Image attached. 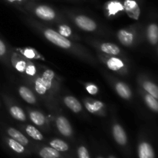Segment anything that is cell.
Listing matches in <instances>:
<instances>
[{"label":"cell","instance_id":"26","mask_svg":"<svg viewBox=\"0 0 158 158\" xmlns=\"http://www.w3.org/2000/svg\"><path fill=\"white\" fill-rule=\"evenodd\" d=\"M25 131H26V134L29 136L30 137H32V139L36 140H43V136L41 134L40 131L38 129L35 127L32 126V125H27L25 128Z\"/></svg>","mask_w":158,"mask_h":158},{"label":"cell","instance_id":"35","mask_svg":"<svg viewBox=\"0 0 158 158\" xmlns=\"http://www.w3.org/2000/svg\"><path fill=\"white\" fill-rule=\"evenodd\" d=\"M109 158H116V157H113V156H110V157Z\"/></svg>","mask_w":158,"mask_h":158},{"label":"cell","instance_id":"29","mask_svg":"<svg viewBox=\"0 0 158 158\" xmlns=\"http://www.w3.org/2000/svg\"><path fill=\"white\" fill-rule=\"evenodd\" d=\"M57 32L60 34H61L63 36L66 37V38L69 39V37L73 36V31L71 29V28L69 27L68 25L66 24H60L58 26V31Z\"/></svg>","mask_w":158,"mask_h":158},{"label":"cell","instance_id":"19","mask_svg":"<svg viewBox=\"0 0 158 158\" xmlns=\"http://www.w3.org/2000/svg\"><path fill=\"white\" fill-rule=\"evenodd\" d=\"M29 117L31 121L35 125L39 127L43 126L46 123V116L42 112L38 110H29Z\"/></svg>","mask_w":158,"mask_h":158},{"label":"cell","instance_id":"28","mask_svg":"<svg viewBox=\"0 0 158 158\" xmlns=\"http://www.w3.org/2000/svg\"><path fill=\"white\" fill-rule=\"evenodd\" d=\"M7 143L9 148L18 154H22L25 151L24 146L12 138H7Z\"/></svg>","mask_w":158,"mask_h":158},{"label":"cell","instance_id":"33","mask_svg":"<svg viewBox=\"0 0 158 158\" xmlns=\"http://www.w3.org/2000/svg\"><path fill=\"white\" fill-rule=\"evenodd\" d=\"M7 55V46L6 43L0 39V59H3Z\"/></svg>","mask_w":158,"mask_h":158},{"label":"cell","instance_id":"4","mask_svg":"<svg viewBox=\"0 0 158 158\" xmlns=\"http://www.w3.org/2000/svg\"><path fill=\"white\" fill-rule=\"evenodd\" d=\"M100 59L105 63L106 67L114 72L120 74L127 73L128 67L123 59L119 58L117 56H99Z\"/></svg>","mask_w":158,"mask_h":158},{"label":"cell","instance_id":"21","mask_svg":"<svg viewBox=\"0 0 158 158\" xmlns=\"http://www.w3.org/2000/svg\"><path fill=\"white\" fill-rule=\"evenodd\" d=\"M7 134H9V137L11 138L14 139L15 140L18 141L19 143H20L21 144H23V146H26V145L29 143V140L22 134L20 131H19L18 130L15 129L13 127H9L7 129Z\"/></svg>","mask_w":158,"mask_h":158},{"label":"cell","instance_id":"16","mask_svg":"<svg viewBox=\"0 0 158 158\" xmlns=\"http://www.w3.org/2000/svg\"><path fill=\"white\" fill-rule=\"evenodd\" d=\"M8 108H9V112L12 117H13L15 120H19L21 122H25L27 120L26 114L23 111V110L21 107H19L17 105L10 104L8 103Z\"/></svg>","mask_w":158,"mask_h":158},{"label":"cell","instance_id":"32","mask_svg":"<svg viewBox=\"0 0 158 158\" xmlns=\"http://www.w3.org/2000/svg\"><path fill=\"white\" fill-rule=\"evenodd\" d=\"M77 153H78L79 158H90L89 157V154L87 149L84 146L80 147Z\"/></svg>","mask_w":158,"mask_h":158},{"label":"cell","instance_id":"25","mask_svg":"<svg viewBox=\"0 0 158 158\" xmlns=\"http://www.w3.org/2000/svg\"><path fill=\"white\" fill-rule=\"evenodd\" d=\"M20 54L27 60H34V59L41 58V56L37 52L35 49L32 48H25L23 49H19Z\"/></svg>","mask_w":158,"mask_h":158},{"label":"cell","instance_id":"11","mask_svg":"<svg viewBox=\"0 0 158 158\" xmlns=\"http://www.w3.org/2000/svg\"><path fill=\"white\" fill-rule=\"evenodd\" d=\"M112 132L114 140L118 144H126L127 142V137L126 132L121 125L119 124L118 123H114L112 127Z\"/></svg>","mask_w":158,"mask_h":158},{"label":"cell","instance_id":"15","mask_svg":"<svg viewBox=\"0 0 158 158\" xmlns=\"http://www.w3.org/2000/svg\"><path fill=\"white\" fill-rule=\"evenodd\" d=\"M99 49L108 56H118L121 52V49L118 46L111 43H100Z\"/></svg>","mask_w":158,"mask_h":158},{"label":"cell","instance_id":"5","mask_svg":"<svg viewBox=\"0 0 158 158\" xmlns=\"http://www.w3.org/2000/svg\"><path fill=\"white\" fill-rule=\"evenodd\" d=\"M73 20L77 27L82 30L86 32H94L97 30V23L86 15H76L73 16Z\"/></svg>","mask_w":158,"mask_h":158},{"label":"cell","instance_id":"23","mask_svg":"<svg viewBox=\"0 0 158 158\" xmlns=\"http://www.w3.org/2000/svg\"><path fill=\"white\" fill-rule=\"evenodd\" d=\"M143 100H144L145 103H146L147 106L150 108L152 111L157 113L158 111V102L157 99L154 98L153 96L150 95L149 94L145 92L143 94Z\"/></svg>","mask_w":158,"mask_h":158},{"label":"cell","instance_id":"1","mask_svg":"<svg viewBox=\"0 0 158 158\" xmlns=\"http://www.w3.org/2000/svg\"><path fill=\"white\" fill-rule=\"evenodd\" d=\"M40 29V32L43 33V36L49 42L54 44L55 46L60 47L61 49H66V50L69 51L70 52L76 54L77 56H80V57H86L89 60H92V58H89L85 51V49H83L79 45L73 43L69 39L63 36L61 34L59 33L57 31L54 29H50V28L46 27H39Z\"/></svg>","mask_w":158,"mask_h":158},{"label":"cell","instance_id":"8","mask_svg":"<svg viewBox=\"0 0 158 158\" xmlns=\"http://www.w3.org/2000/svg\"><path fill=\"white\" fill-rule=\"evenodd\" d=\"M123 11L131 19L137 20L140 15V9L136 0H125L123 3Z\"/></svg>","mask_w":158,"mask_h":158},{"label":"cell","instance_id":"18","mask_svg":"<svg viewBox=\"0 0 158 158\" xmlns=\"http://www.w3.org/2000/svg\"><path fill=\"white\" fill-rule=\"evenodd\" d=\"M139 158H154V151L148 142H142L138 147Z\"/></svg>","mask_w":158,"mask_h":158},{"label":"cell","instance_id":"7","mask_svg":"<svg viewBox=\"0 0 158 158\" xmlns=\"http://www.w3.org/2000/svg\"><path fill=\"white\" fill-rule=\"evenodd\" d=\"M83 103L86 109L91 114H98V115L105 114V105L103 102L92 100V99H86L83 100Z\"/></svg>","mask_w":158,"mask_h":158},{"label":"cell","instance_id":"3","mask_svg":"<svg viewBox=\"0 0 158 158\" xmlns=\"http://www.w3.org/2000/svg\"><path fill=\"white\" fill-rule=\"evenodd\" d=\"M55 73L51 69H46L41 76L37 77L34 81L35 92L40 95H45L53 86Z\"/></svg>","mask_w":158,"mask_h":158},{"label":"cell","instance_id":"10","mask_svg":"<svg viewBox=\"0 0 158 158\" xmlns=\"http://www.w3.org/2000/svg\"><path fill=\"white\" fill-rule=\"evenodd\" d=\"M105 10L109 17L116 16L123 11V3L119 0H110L105 5Z\"/></svg>","mask_w":158,"mask_h":158},{"label":"cell","instance_id":"17","mask_svg":"<svg viewBox=\"0 0 158 158\" xmlns=\"http://www.w3.org/2000/svg\"><path fill=\"white\" fill-rule=\"evenodd\" d=\"M19 94L23 100L29 104H35L36 103V97L32 90L29 87L21 86L19 88Z\"/></svg>","mask_w":158,"mask_h":158},{"label":"cell","instance_id":"6","mask_svg":"<svg viewBox=\"0 0 158 158\" xmlns=\"http://www.w3.org/2000/svg\"><path fill=\"white\" fill-rule=\"evenodd\" d=\"M117 39L124 46H131L134 45L137 37V32L133 28L122 29L117 32Z\"/></svg>","mask_w":158,"mask_h":158},{"label":"cell","instance_id":"30","mask_svg":"<svg viewBox=\"0 0 158 158\" xmlns=\"http://www.w3.org/2000/svg\"><path fill=\"white\" fill-rule=\"evenodd\" d=\"M36 72H37L36 66H35V65L30 61V60H29V61H28L27 65H26V70H25V74H26L28 77H33L36 75Z\"/></svg>","mask_w":158,"mask_h":158},{"label":"cell","instance_id":"9","mask_svg":"<svg viewBox=\"0 0 158 158\" xmlns=\"http://www.w3.org/2000/svg\"><path fill=\"white\" fill-rule=\"evenodd\" d=\"M56 125L59 132L64 137H70L73 134V128L66 117L60 115L56 120Z\"/></svg>","mask_w":158,"mask_h":158},{"label":"cell","instance_id":"27","mask_svg":"<svg viewBox=\"0 0 158 158\" xmlns=\"http://www.w3.org/2000/svg\"><path fill=\"white\" fill-rule=\"evenodd\" d=\"M50 146L59 152H64L69 150V146L66 142L60 139H54L50 141Z\"/></svg>","mask_w":158,"mask_h":158},{"label":"cell","instance_id":"22","mask_svg":"<svg viewBox=\"0 0 158 158\" xmlns=\"http://www.w3.org/2000/svg\"><path fill=\"white\" fill-rule=\"evenodd\" d=\"M141 86L145 92L153 96L154 98H158V88L155 83L148 80H143L141 82Z\"/></svg>","mask_w":158,"mask_h":158},{"label":"cell","instance_id":"24","mask_svg":"<svg viewBox=\"0 0 158 158\" xmlns=\"http://www.w3.org/2000/svg\"><path fill=\"white\" fill-rule=\"evenodd\" d=\"M40 155L42 158H59L60 153L52 147H45L40 151Z\"/></svg>","mask_w":158,"mask_h":158},{"label":"cell","instance_id":"14","mask_svg":"<svg viewBox=\"0 0 158 158\" xmlns=\"http://www.w3.org/2000/svg\"><path fill=\"white\" fill-rule=\"evenodd\" d=\"M63 102L65 105L73 113L78 114L83 110V106L80 102L73 96H66L63 98Z\"/></svg>","mask_w":158,"mask_h":158},{"label":"cell","instance_id":"34","mask_svg":"<svg viewBox=\"0 0 158 158\" xmlns=\"http://www.w3.org/2000/svg\"><path fill=\"white\" fill-rule=\"evenodd\" d=\"M4 1L15 6H25L28 2V0H4Z\"/></svg>","mask_w":158,"mask_h":158},{"label":"cell","instance_id":"12","mask_svg":"<svg viewBox=\"0 0 158 158\" xmlns=\"http://www.w3.org/2000/svg\"><path fill=\"white\" fill-rule=\"evenodd\" d=\"M29 60L23 57L21 54L12 53L11 56V63L14 66L15 69L20 73H25L26 65H27Z\"/></svg>","mask_w":158,"mask_h":158},{"label":"cell","instance_id":"13","mask_svg":"<svg viewBox=\"0 0 158 158\" xmlns=\"http://www.w3.org/2000/svg\"><path fill=\"white\" fill-rule=\"evenodd\" d=\"M114 89L117 94L124 100H130L132 97V91L131 88L125 83L121 81H115L114 83Z\"/></svg>","mask_w":158,"mask_h":158},{"label":"cell","instance_id":"20","mask_svg":"<svg viewBox=\"0 0 158 158\" xmlns=\"http://www.w3.org/2000/svg\"><path fill=\"white\" fill-rule=\"evenodd\" d=\"M147 35L149 43L152 46H156L158 41V27L156 23H151L147 29Z\"/></svg>","mask_w":158,"mask_h":158},{"label":"cell","instance_id":"2","mask_svg":"<svg viewBox=\"0 0 158 158\" xmlns=\"http://www.w3.org/2000/svg\"><path fill=\"white\" fill-rule=\"evenodd\" d=\"M24 6L28 11L35 15L37 18L44 21H53L58 18L55 9L47 5L35 4L28 2Z\"/></svg>","mask_w":158,"mask_h":158},{"label":"cell","instance_id":"31","mask_svg":"<svg viewBox=\"0 0 158 158\" xmlns=\"http://www.w3.org/2000/svg\"><path fill=\"white\" fill-rule=\"evenodd\" d=\"M85 88H86V91H87L89 94H91V95H96V94H98L99 92L98 86H97V85L94 84V83H86Z\"/></svg>","mask_w":158,"mask_h":158},{"label":"cell","instance_id":"36","mask_svg":"<svg viewBox=\"0 0 158 158\" xmlns=\"http://www.w3.org/2000/svg\"><path fill=\"white\" fill-rule=\"evenodd\" d=\"M99 158H103V157H99Z\"/></svg>","mask_w":158,"mask_h":158}]
</instances>
